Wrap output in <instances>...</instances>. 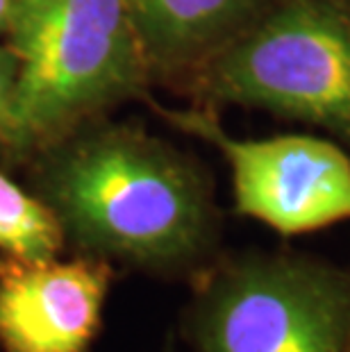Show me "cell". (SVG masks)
Listing matches in <instances>:
<instances>
[{
	"instance_id": "obj_1",
	"label": "cell",
	"mask_w": 350,
	"mask_h": 352,
	"mask_svg": "<svg viewBox=\"0 0 350 352\" xmlns=\"http://www.w3.org/2000/svg\"><path fill=\"white\" fill-rule=\"evenodd\" d=\"M36 155L30 191L78 254L189 280L219 257L221 214L210 177L141 127L69 132Z\"/></svg>"
},
{
	"instance_id": "obj_2",
	"label": "cell",
	"mask_w": 350,
	"mask_h": 352,
	"mask_svg": "<svg viewBox=\"0 0 350 352\" xmlns=\"http://www.w3.org/2000/svg\"><path fill=\"white\" fill-rule=\"evenodd\" d=\"M5 39L17 87L0 146L14 155L39 153L153 82L123 0H25Z\"/></svg>"
},
{
	"instance_id": "obj_3",
	"label": "cell",
	"mask_w": 350,
	"mask_h": 352,
	"mask_svg": "<svg viewBox=\"0 0 350 352\" xmlns=\"http://www.w3.org/2000/svg\"><path fill=\"white\" fill-rule=\"evenodd\" d=\"M182 87L318 125L350 148V0H273Z\"/></svg>"
},
{
	"instance_id": "obj_4",
	"label": "cell",
	"mask_w": 350,
	"mask_h": 352,
	"mask_svg": "<svg viewBox=\"0 0 350 352\" xmlns=\"http://www.w3.org/2000/svg\"><path fill=\"white\" fill-rule=\"evenodd\" d=\"M191 284V352H350V268L250 250L219 254Z\"/></svg>"
},
{
	"instance_id": "obj_5",
	"label": "cell",
	"mask_w": 350,
	"mask_h": 352,
	"mask_svg": "<svg viewBox=\"0 0 350 352\" xmlns=\"http://www.w3.org/2000/svg\"><path fill=\"white\" fill-rule=\"evenodd\" d=\"M155 111L184 134L212 144L232 175L234 212L282 236H298L350 221V157L309 134L237 139L212 107Z\"/></svg>"
},
{
	"instance_id": "obj_6",
	"label": "cell",
	"mask_w": 350,
	"mask_h": 352,
	"mask_svg": "<svg viewBox=\"0 0 350 352\" xmlns=\"http://www.w3.org/2000/svg\"><path fill=\"white\" fill-rule=\"evenodd\" d=\"M114 268L109 261L0 252V352H94Z\"/></svg>"
},
{
	"instance_id": "obj_7",
	"label": "cell",
	"mask_w": 350,
	"mask_h": 352,
	"mask_svg": "<svg viewBox=\"0 0 350 352\" xmlns=\"http://www.w3.org/2000/svg\"><path fill=\"white\" fill-rule=\"evenodd\" d=\"M273 0H123L153 80L184 82Z\"/></svg>"
},
{
	"instance_id": "obj_8",
	"label": "cell",
	"mask_w": 350,
	"mask_h": 352,
	"mask_svg": "<svg viewBox=\"0 0 350 352\" xmlns=\"http://www.w3.org/2000/svg\"><path fill=\"white\" fill-rule=\"evenodd\" d=\"M66 248L50 209L5 173H0V252L28 259L57 257Z\"/></svg>"
},
{
	"instance_id": "obj_9",
	"label": "cell",
	"mask_w": 350,
	"mask_h": 352,
	"mask_svg": "<svg viewBox=\"0 0 350 352\" xmlns=\"http://www.w3.org/2000/svg\"><path fill=\"white\" fill-rule=\"evenodd\" d=\"M14 87H17V57L7 43H0V137L10 116Z\"/></svg>"
},
{
	"instance_id": "obj_10",
	"label": "cell",
	"mask_w": 350,
	"mask_h": 352,
	"mask_svg": "<svg viewBox=\"0 0 350 352\" xmlns=\"http://www.w3.org/2000/svg\"><path fill=\"white\" fill-rule=\"evenodd\" d=\"M23 5H25V0H0V36L7 34V30L12 28L14 19L19 16Z\"/></svg>"
},
{
	"instance_id": "obj_11",
	"label": "cell",
	"mask_w": 350,
	"mask_h": 352,
	"mask_svg": "<svg viewBox=\"0 0 350 352\" xmlns=\"http://www.w3.org/2000/svg\"><path fill=\"white\" fill-rule=\"evenodd\" d=\"M164 352H175V346H173V341H171V339H168V343H166V350H164Z\"/></svg>"
}]
</instances>
